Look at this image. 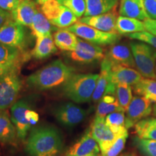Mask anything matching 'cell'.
Instances as JSON below:
<instances>
[{
  "label": "cell",
  "instance_id": "1",
  "mask_svg": "<svg viewBox=\"0 0 156 156\" xmlns=\"http://www.w3.org/2000/svg\"><path fill=\"white\" fill-rule=\"evenodd\" d=\"M64 145L59 130L51 125H41L30 129L25 140V151L30 156H55Z\"/></svg>",
  "mask_w": 156,
  "mask_h": 156
},
{
  "label": "cell",
  "instance_id": "2",
  "mask_svg": "<svg viewBox=\"0 0 156 156\" xmlns=\"http://www.w3.org/2000/svg\"><path fill=\"white\" fill-rule=\"evenodd\" d=\"M75 72L73 67L66 64L61 59H56L29 75L26 82L31 89L38 91L47 90L63 85Z\"/></svg>",
  "mask_w": 156,
  "mask_h": 156
},
{
  "label": "cell",
  "instance_id": "3",
  "mask_svg": "<svg viewBox=\"0 0 156 156\" xmlns=\"http://www.w3.org/2000/svg\"><path fill=\"white\" fill-rule=\"evenodd\" d=\"M99 74H73L62 85L63 95L77 103L92 100Z\"/></svg>",
  "mask_w": 156,
  "mask_h": 156
},
{
  "label": "cell",
  "instance_id": "4",
  "mask_svg": "<svg viewBox=\"0 0 156 156\" xmlns=\"http://www.w3.org/2000/svg\"><path fill=\"white\" fill-rule=\"evenodd\" d=\"M136 69L145 78L156 80V49L141 41L129 44Z\"/></svg>",
  "mask_w": 156,
  "mask_h": 156
},
{
  "label": "cell",
  "instance_id": "5",
  "mask_svg": "<svg viewBox=\"0 0 156 156\" xmlns=\"http://www.w3.org/2000/svg\"><path fill=\"white\" fill-rule=\"evenodd\" d=\"M36 97L30 95L20 99L11 106V119L16 129L17 137L21 141L25 142L31 124L27 120V112L33 108L36 103Z\"/></svg>",
  "mask_w": 156,
  "mask_h": 156
},
{
  "label": "cell",
  "instance_id": "6",
  "mask_svg": "<svg viewBox=\"0 0 156 156\" xmlns=\"http://www.w3.org/2000/svg\"><path fill=\"white\" fill-rule=\"evenodd\" d=\"M66 29L86 41L98 46L116 44L121 38L118 33L103 32L80 22H77Z\"/></svg>",
  "mask_w": 156,
  "mask_h": 156
},
{
  "label": "cell",
  "instance_id": "7",
  "mask_svg": "<svg viewBox=\"0 0 156 156\" xmlns=\"http://www.w3.org/2000/svg\"><path fill=\"white\" fill-rule=\"evenodd\" d=\"M22 85L19 71L13 70L0 75V110H6L16 102Z\"/></svg>",
  "mask_w": 156,
  "mask_h": 156
},
{
  "label": "cell",
  "instance_id": "8",
  "mask_svg": "<svg viewBox=\"0 0 156 156\" xmlns=\"http://www.w3.org/2000/svg\"><path fill=\"white\" fill-rule=\"evenodd\" d=\"M51 113L59 124L69 128L83 122L87 115L83 108L71 102L58 103L52 108Z\"/></svg>",
  "mask_w": 156,
  "mask_h": 156
},
{
  "label": "cell",
  "instance_id": "9",
  "mask_svg": "<svg viewBox=\"0 0 156 156\" xmlns=\"http://www.w3.org/2000/svg\"><path fill=\"white\" fill-rule=\"evenodd\" d=\"M67 56L75 63L87 64L103 59L105 54L101 46L78 38L75 49L67 52Z\"/></svg>",
  "mask_w": 156,
  "mask_h": 156
},
{
  "label": "cell",
  "instance_id": "10",
  "mask_svg": "<svg viewBox=\"0 0 156 156\" xmlns=\"http://www.w3.org/2000/svg\"><path fill=\"white\" fill-rule=\"evenodd\" d=\"M125 112V126L129 129L152 114L153 105L151 101L145 97L136 95L132 98Z\"/></svg>",
  "mask_w": 156,
  "mask_h": 156
},
{
  "label": "cell",
  "instance_id": "11",
  "mask_svg": "<svg viewBox=\"0 0 156 156\" xmlns=\"http://www.w3.org/2000/svg\"><path fill=\"white\" fill-rule=\"evenodd\" d=\"M0 42L25 51L26 31L24 26L10 19L0 28Z\"/></svg>",
  "mask_w": 156,
  "mask_h": 156
},
{
  "label": "cell",
  "instance_id": "12",
  "mask_svg": "<svg viewBox=\"0 0 156 156\" xmlns=\"http://www.w3.org/2000/svg\"><path fill=\"white\" fill-rule=\"evenodd\" d=\"M28 58L26 51L0 42V68L2 74L13 70L19 71Z\"/></svg>",
  "mask_w": 156,
  "mask_h": 156
},
{
  "label": "cell",
  "instance_id": "13",
  "mask_svg": "<svg viewBox=\"0 0 156 156\" xmlns=\"http://www.w3.org/2000/svg\"><path fill=\"white\" fill-rule=\"evenodd\" d=\"M112 62L108 58L106 57L103 58L99 77L92 97V100L94 102L100 101L104 95H115L116 94V85L113 83L112 80Z\"/></svg>",
  "mask_w": 156,
  "mask_h": 156
},
{
  "label": "cell",
  "instance_id": "14",
  "mask_svg": "<svg viewBox=\"0 0 156 156\" xmlns=\"http://www.w3.org/2000/svg\"><path fill=\"white\" fill-rule=\"evenodd\" d=\"M90 129L93 136L98 144L101 153L108 151L117 138L121 136L114 134L106 124L105 118L101 117H95Z\"/></svg>",
  "mask_w": 156,
  "mask_h": 156
},
{
  "label": "cell",
  "instance_id": "15",
  "mask_svg": "<svg viewBox=\"0 0 156 156\" xmlns=\"http://www.w3.org/2000/svg\"><path fill=\"white\" fill-rule=\"evenodd\" d=\"M117 18V13L112 10L95 16L83 17L79 20V22L103 32H116V24Z\"/></svg>",
  "mask_w": 156,
  "mask_h": 156
},
{
  "label": "cell",
  "instance_id": "16",
  "mask_svg": "<svg viewBox=\"0 0 156 156\" xmlns=\"http://www.w3.org/2000/svg\"><path fill=\"white\" fill-rule=\"evenodd\" d=\"M100 147L94 139L90 129L86 130L85 133L76 143L69 148L67 153L68 156H86L90 154H99Z\"/></svg>",
  "mask_w": 156,
  "mask_h": 156
},
{
  "label": "cell",
  "instance_id": "17",
  "mask_svg": "<svg viewBox=\"0 0 156 156\" xmlns=\"http://www.w3.org/2000/svg\"><path fill=\"white\" fill-rule=\"evenodd\" d=\"M112 64V80L115 85L124 83L130 86H134L143 78L138 70H136L134 68L121 64Z\"/></svg>",
  "mask_w": 156,
  "mask_h": 156
},
{
  "label": "cell",
  "instance_id": "18",
  "mask_svg": "<svg viewBox=\"0 0 156 156\" xmlns=\"http://www.w3.org/2000/svg\"><path fill=\"white\" fill-rule=\"evenodd\" d=\"M105 57L113 64L136 68L131 48L125 44L112 45L105 55Z\"/></svg>",
  "mask_w": 156,
  "mask_h": 156
},
{
  "label": "cell",
  "instance_id": "19",
  "mask_svg": "<svg viewBox=\"0 0 156 156\" xmlns=\"http://www.w3.org/2000/svg\"><path fill=\"white\" fill-rule=\"evenodd\" d=\"M37 11L34 2L32 0H22L17 8L11 12L12 19L23 26L30 28Z\"/></svg>",
  "mask_w": 156,
  "mask_h": 156
},
{
  "label": "cell",
  "instance_id": "20",
  "mask_svg": "<svg viewBox=\"0 0 156 156\" xmlns=\"http://www.w3.org/2000/svg\"><path fill=\"white\" fill-rule=\"evenodd\" d=\"M119 15L145 21L149 18L145 11L144 0H120Z\"/></svg>",
  "mask_w": 156,
  "mask_h": 156
},
{
  "label": "cell",
  "instance_id": "21",
  "mask_svg": "<svg viewBox=\"0 0 156 156\" xmlns=\"http://www.w3.org/2000/svg\"><path fill=\"white\" fill-rule=\"evenodd\" d=\"M17 134L16 129L8 112L0 110V143L14 145L17 142Z\"/></svg>",
  "mask_w": 156,
  "mask_h": 156
},
{
  "label": "cell",
  "instance_id": "22",
  "mask_svg": "<svg viewBox=\"0 0 156 156\" xmlns=\"http://www.w3.org/2000/svg\"><path fill=\"white\" fill-rule=\"evenodd\" d=\"M57 48L51 34L36 38V45L31 52V55L36 59L47 58L56 53Z\"/></svg>",
  "mask_w": 156,
  "mask_h": 156
},
{
  "label": "cell",
  "instance_id": "23",
  "mask_svg": "<svg viewBox=\"0 0 156 156\" xmlns=\"http://www.w3.org/2000/svg\"><path fill=\"white\" fill-rule=\"evenodd\" d=\"M146 30L144 22L138 19L124 16L118 17L116 24V31L119 34L127 35Z\"/></svg>",
  "mask_w": 156,
  "mask_h": 156
},
{
  "label": "cell",
  "instance_id": "24",
  "mask_svg": "<svg viewBox=\"0 0 156 156\" xmlns=\"http://www.w3.org/2000/svg\"><path fill=\"white\" fill-rule=\"evenodd\" d=\"M56 47L64 51H73L77 44V36L67 29H59L54 35Z\"/></svg>",
  "mask_w": 156,
  "mask_h": 156
},
{
  "label": "cell",
  "instance_id": "25",
  "mask_svg": "<svg viewBox=\"0 0 156 156\" xmlns=\"http://www.w3.org/2000/svg\"><path fill=\"white\" fill-rule=\"evenodd\" d=\"M119 0H85L86 11L84 17L95 16L112 11Z\"/></svg>",
  "mask_w": 156,
  "mask_h": 156
},
{
  "label": "cell",
  "instance_id": "26",
  "mask_svg": "<svg viewBox=\"0 0 156 156\" xmlns=\"http://www.w3.org/2000/svg\"><path fill=\"white\" fill-rule=\"evenodd\" d=\"M30 28L32 30V34L37 38L51 34V32L54 30L55 27L42 12L37 11Z\"/></svg>",
  "mask_w": 156,
  "mask_h": 156
},
{
  "label": "cell",
  "instance_id": "27",
  "mask_svg": "<svg viewBox=\"0 0 156 156\" xmlns=\"http://www.w3.org/2000/svg\"><path fill=\"white\" fill-rule=\"evenodd\" d=\"M134 127L136 136L156 141V117L144 119L136 123Z\"/></svg>",
  "mask_w": 156,
  "mask_h": 156
},
{
  "label": "cell",
  "instance_id": "28",
  "mask_svg": "<svg viewBox=\"0 0 156 156\" xmlns=\"http://www.w3.org/2000/svg\"><path fill=\"white\" fill-rule=\"evenodd\" d=\"M125 112L117 111L105 117V122L112 131L116 135H128V129L125 126Z\"/></svg>",
  "mask_w": 156,
  "mask_h": 156
},
{
  "label": "cell",
  "instance_id": "29",
  "mask_svg": "<svg viewBox=\"0 0 156 156\" xmlns=\"http://www.w3.org/2000/svg\"><path fill=\"white\" fill-rule=\"evenodd\" d=\"M134 93L145 97L152 103H156V80L143 77L133 86Z\"/></svg>",
  "mask_w": 156,
  "mask_h": 156
},
{
  "label": "cell",
  "instance_id": "30",
  "mask_svg": "<svg viewBox=\"0 0 156 156\" xmlns=\"http://www.w3.org/2000/svg\"><path fill=\"white\" fill-rule=\"evenodd\" d=\"M116 98L120 106L126 112L132 100V87L127 84L119 83L116 86Z\"/></svg>",
  "mask_w": 156,
  "mask_h": 156
},
{
  "label": "cell",
  "instance_id": "31",
  "mask_svg": "<svg viewBox=\"0 0 156 156\" xmlns=\"http://www.w3.org/2000/svg\"><path fill=\"white\" fill-rule=\"evenodd\" d=\"M77 22V17L67 7L63 6V8L57 18L51 23L59 28H67Z\"/></svg>",
  "mask_w": 156,
  "mask_h": 156
},
{
  "label": "cell",
  "instance_id": "32",
  "mask_svg": "<svg viewBox=\"0 0 156 156\" xmlns=\"http://www.w3.org/2000/svg\"><path fill=\"white\" fill-rule=\"evenodd\" d=\"M62 8L63 5H62L57 0H48L41 7L42 13L50 21V23L57 18L61 13Z\"/></svg>",
  "mask_w": 156,
  "mask_h": 156
},
{
  "label": "cell",
  "instance_id": "33",
  "mask_svg": "<svg viewBox=\"0 0 156 156\" xmlns=\"http://www.w3.org/2000/svg\"><path fill=\"white\" fill-rule=\"evenodd\" d=\"M134 145L144 156H156V141L136 137L133 140Z\"/></svg>",
  "mask_w": 156,
  "mask_h": 156
},
{
  "label": "cell",
  "instance_id": "34",
  "mask_svg": "<svg viewBox=\"0 0 156 156\" xmlns=\"http://www.w3.org/2000/svg\"><path fill=\"white\" fill-rule=\"evenodd\" d=\"M62 5L67 7L77 17H81L86 11L85 0H57Z\"/></svg>",
  "mask_w": 156,
  "mask_h": 156
},
{
  "label": "cell",
  "instance_id": "35",
  "mask_svg": "<svg viewBox=\"0 0 156 156\" xmlns=\"http://www.w3.org/2000/svg\"><path fill=\"white\" fill-rule=\"evenodd\" d=\"M117 111H124L119 104L118 101L112 103H108L104 102L102 100H100L98 101V104L97 106L95 116L105 118L107 115L111 114V113L117 112Z\"/></svg>",
  "mask_w": 156,
  "mask_h": 156
},
{
  "label": "cell",
  "instance_id": "36",
  "mask_svg": "<svg viewBox=\"0 0 156 156\" xmlns=\"http://www.w3.org/2000/svg\"><path fill=\"white\" fill-rule=\"evenodd\" d=\"M128 38L145 43L156 49V36L147 30L126 35Z\"/></svg>",
  "mask_w": 156,
  "mask_h": 156
},
{
  "label": "cell",
  "instance_id": "37",
  "mask_svg": "<svg viewBox=\"0 0 156 156\" xmlns=\"http://www.w3.org/2000/svg\"><path fill=\"white\" fill-rule=\"evenodd\" d=\"M128 135L121 136L114 142L112 147L105 153H101L102 156H119L125 146Z\"/></svg>",
  "mask_w": 156,
  "mask_h": 156
},
{
  "label": "cell",
  "instance_id": "38",
  "mask_svg": "<svg viewBox=\"0 0 156 156\" xmlns=\"http://www.w3.org/2000/svg\"><path fill=\"white\" fill-rule=\"evenodd\" d=\"M22 0H0V9L7 12L15 9Z\"/></svg>",
  "mask_w": 156,
  "mask_h": 156
},
{
  "label": "cell",
  "instance_id": "39",
  "mask_svg": "<svg viewBox=\"0 0 156 156\" xmlns=\"http://www.w3.org/2000/svg\"><path fill=\"white\" fill-rule=\"evenodd\" d=\"M144 5L149 18L156 20V0H144Z\"/></svg>",
  "mask_w": 156,
  "mask_h": 156
},
{
  "label": "cell",
  "instance_id": "40",
  "mask_svg": "<svg viewBox=\"0 0 156 156\" xmlns=\"http://www.w3.org/2000/svg\"><path fill=\"white\" fill-rule=\"evenodd\" d=\"M146 30L156 36V20L148 18L144 21Z\"/></svg>",
  "mask_w": 156,
  "mask_h": 156
},
{
  "label": "cell",
  "instance_id": "41",
  "mask_svg": "<svg viewBox=\"0 0 156 156\" xmlns=\"http://www.w3.org/2000/svg\"><path fill=\"white\" fill-rule=\"evenodd\" d=\"M27 120L30 122V124L32 125V124H36L38 122L39 120V115L37 112H35L34 110H33V108L29 109V110L27 112V115H26Z\"/></svg>",
  "mask_w": 156,
  "mask_h": 156
},
{
  "label": "cell",
  "instance_id": "42",
  "mask_svg": "<svg viewBox=\"0 0 156 156\" xmlns=\"http://www.w3.org/2000/svg\"><path fill=\"white\" fill-rule=\"evenodd\" d=\"M11 18L12 15L9 13V12L0 9V28Z\"/></svg>",
  "mask_w": 156,
  "mask_h": 156
},
{
  "label": "cell",
  "instance_id": "43",
  "mask_svg": "<svg viewBox=\"0 0 156 156\" xmlns=\"http://www.w3.org/2000/svg\"><path fill=\"white\" fill-rule=\"evenodd\" d=\"M152 114L153 116L156 117V103L153 106V112H152Z\"/></svg>",
  "mask_w": 156,
  "mask_h": 156
},
{
  "label": "cell",
  "instance_id": "44",
  "mask_svg": "<svg viewBox=\"0 0 156 156\" xmlns=\"http://www.w3.org/2000/svg\"><path fill=\"white\" fill-rule=\"evenodd\" d=\"M119 156H136V155L132 153H126L122 154V155H120Z\"/></svg>",
  "mask_w": 156,
  "mask_h": 156
},
{
  "label": "cell",
  "instance_id": "45",
  "mask_svg": "<svg viewBox=\"0 0 156 156\" xmlns=\"http://www.w3.org/2000/svg\"><path fill=\"white\" fill-rule=\"evenodd\" d=\"M36 2L39 4V5H43L44 2H46L48 1V0H36Z\"/></svg>",
  "mask_w": 156,
  "mask_h": 156
},
{
  "label": "cell",
  "instance_id": "46",
  "mask_svg": "<svg viewBox=\"0 0 156 156\" xmlns=\"http://www.w3.org/2000/svg\"><path fill=\"white\" fill-rule=\"evenodd\" d=\"M55 156H68L67 155V154H58V155H55Z\"/></svg>",
  "mask_w": 156,
  "mask_h": 156
},
{
  "label": "cell",
  "instance_id": "47",
  "mask_svg": "<svg viewBox=\"0 0 156 156\" xmlns=\"http://www.w3.org/2000/svg\"><path fill=\"white\" fill-rule=\"evenodd\" d=\"M97 154H95V153H93V154H90V155H87L86 156H97L98 155Z\"/></svg>",
  "mask_w": 156,
  "mask_h": 156
},
{
  "label": "cell",
  "instance_id": "48",
  "mask_svg": "<svg viewBox=\"0 0 156 156\" xmlns=\"http://www.w3.org/2000/svg\"><path fill=\"white\" fill-rule=\"evenodd\" d=\"M2 74V70L1 68H0V75H1Z\"/></svg>",
  "mask_w": 156,
  "mask_h": 156
},
{
  "label": "cell",
  "instance_id": "49",
  "mask_svg": "<svg viewBox=\"0 0 156 156\" xmlns=\"http://www.w3.org/2000/svg\"><path fill=\"white\" fill-rule=\"evenodd\" d=\"M97 156H102V155H101V154H98Z\"/></svg>",
  "mask_w": 156,
  "mask_h": 156
},
{
  "label": "cell",
  "instance_id": "50",
  "mask_svg": "<svg viewBox=\"0 0 156 156\" xmlns=\"http://www.w3.org/2000/svg\"><path fill=\"white\" fill-rule=\"evenodd\" d=\"M155 73H156V66H155Z\"/></svg>",
  "mask_w": 156,
  "mask_h": 156
}]
</instances>
